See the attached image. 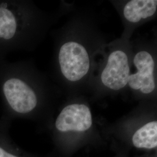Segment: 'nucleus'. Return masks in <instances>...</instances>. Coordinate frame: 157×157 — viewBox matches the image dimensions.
Here are the masks:
<instances>
[{"label":"nucleus","mask_w":157,"mask_h":157,"mask_svg":"<svg viewBox=\"0 0 157 157\" xmlns=\"http://www.w3.org/2000/svg\"><path fill=\"white\" fill-rule=\"evenodd\" d=\"M11 121L2 115L0 118V157H28L10 135Z\"/></svg>","instance_id":"8"},{"label":"nucleus","mask_w":157,"mask_h":157,"mask_svg":"<svg viewBox=\"0 0 157 157\" xmlns=\"http://www.w3.org/2000/svg\"><path fill=\"white\" fill-rule=\"evenodd\" d=\"M133 63L137 72L130 75L128 83L129 87L145 94L151 93L156 87L154 58L148 52L141 51L136 54Z\"/></svg>","instance_id":"6"},{"label":"nucleus","mask_w":157,"mask_h":157,"mask_svg":"<svg viewBox=\"0 0 157 157\" xmlns=\"http://www.w3.org/2000/svg\"><path fill=\"white\" fill-rule=\"evenodd\" d=\"M130 75L126 54L123 51L115 50L108 56L107 65L101 73V82L108 89L118 91L127 85Z\"/></svg>","instance_id":"5"},{"label":"nucleus","mask_w":157,"mask_h":157,"mask_svg":"<svg viewBox=\"0 0 157 157\" xmlns=\"http://www.w3.org/2000/svg\"><path fill=\"white\" fill-rule=\"evenodd\" d=\"M132 143L137 148L152 150L157 146V122H148L135 132Z\"/></svg>","instance_id":"9"},{"label":"nucleus","mask_w":157,"mask_h":157,"mask_svg":"<svg viewBox=\"0 0 157 157\" xmlns=\"http://www.w3.org/2000/svg\"><path fill=\"white\" fill-rule=\"evenodd\" d=\"M157 9L156 0H132L124 6V15L130 22H139L154 15Z\"/></svg>","instance_id":"7"},{"label":"nucleus","mask_w":157,"mask_h":157,"mask_svg":"<svg viewBox=\"0 0 157 157\" xmlns=\"http://www.w3.org/2000/svg\"><path fill=\"white\" fill-rule=\"evenodd\" d=\"M58 62L63 76L71 82H77L85 76L90 69V57L83 45L68 41L61 47Z\"/></svg>","instance_id":"3"},{"label":"nucleus","mask_w":157,"mask_h":157,"mask_svg":"<svg viewBox=\"0 0 157 157\" xmlns=\"http://www.w3.org/2000/svg\"><path fill=\"white\" fill-rule=\"evenodd\" d=\"M35 12L21 0H0V60L24 48L36 28Z\"/></svg>","instance_id":"2"},{"label":"nucleus","mask_w":157,"mask_h":157,"mask_svg":"<svg viewBox=\"0 0 157 157\" xmlns=\"http://www.w3.org/2000/svg\"><path fill=\"white\" fill-rule=\"evenodd\" d=\"M93 124L90 108L84 104H73L65 107L55 121L58 132H84L90 129Z\"/></svg>","instance_id":"4"},{"label":"nucleus","mask_w":157,"mask_h":157,"mask_svg":"<svg viewBox=\"0 0 157 157\" xmlns=\"http://www.w3.org/2000/svg\"><path fill=\"white\" fill-rule=\"evenodd\" d=\"M22 62L0 60V95L4 113L11 121L34 115L39 109L41 98Z\"/></svg>","instance_id":"1"}]
</instances>
